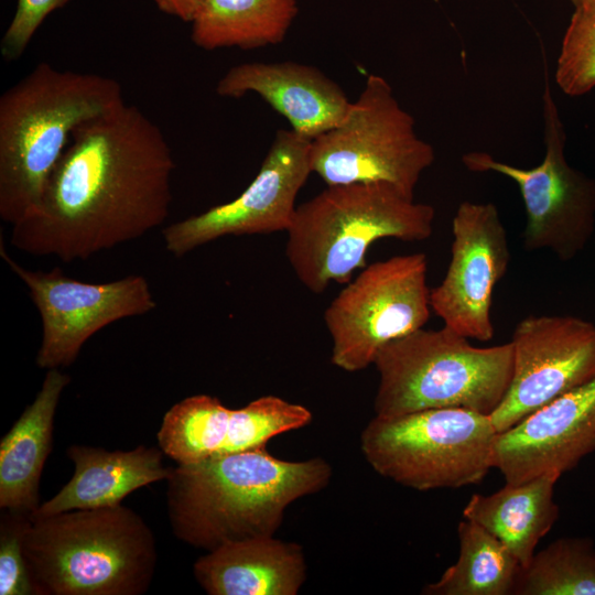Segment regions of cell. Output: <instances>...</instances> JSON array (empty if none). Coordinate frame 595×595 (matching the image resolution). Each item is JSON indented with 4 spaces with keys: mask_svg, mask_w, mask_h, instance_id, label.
I'll use <instances>...</instances> for the list:
<instances>
[{
    "mask_svg": "<svg viewBox=\"0 0 595 595\" xmlns=\"http://www.w3.org/2000/svg\"><path fill=\"white\" fill-rule=\"evenodd\" d=\"M174 167L160 127L125 101L76 128L10 242L69 263L141 238L169 216Z\"/></svg>",
    "mask_w": 595,
    "mask_h": 595,
    "instance_id": "1",
    "label": "cell"
},
{
    "mask_svg": "<svg viewBox=\"0 0 595 595\" xmlns=\"http://www.w3.org/2000/svg\"><path fill=\"white\" fill-rule=\"evenodd\" d=\"M322 457L284 461L267 447L172 467L167 512L173 533L206 552L224 544L273 537L286 508L331 482Z\"/></svg>",
    "mask_w": 595,
    "mask_h": 595,
    "instance_id": "2",
    "label": "cell"
},
{
    "mask_svg": "<svg viewBox=\"0 0 595 595\" xmlns=\"http://www.w3.org/2000/svg\"><path fill=\"white\" fill-rule=\"evenodd\" d=\"M125 102L120 83L39 63L0 97V217L14 225L40 202L73 132Z\"/></svg>",
    "mask_w": 595,
    "mask_h": 595,
    "instance_id": "3",
    "label": "cell"
},
{
    "mask_svg": "<svg viewBox=\"0 0 595 595\" xmlns=\"http://www.w3.org/2000/svg\"><path fill=\"white\" fill-rule=\"evenodd\" d=\"M22 547L37 595H141L154 576V534L118 505L30 519Z\"/></svg>",
    "mask_w": 595,
    "mask_h": 595,
    "instance_id": "4",
    "label": "cell"
},
{
    "mask_svg": "<svg viewBox=\"0 0 595 595\" xmlns=\"http://www.w3.org/2000/svg\"><path fill=\"white\" fill-rule=\"evenodd\" d=\"M435 210L387 182L327 186L296 207L285 256L299 281L322 293L366 266L382 238L421 241L431 237Z\"/></svg>",
    "mask_w": 595,
    "mask_h": 595,
    "instance_id": "5",
    "label": "cell"
},
{
    "mask_svg": "<svg viewBox=\"0 0 595 595\" xmlns=\"http://www.w3.org/2000/svg\"><path fill=\"white\" fill-rule=\"evenodd\" d=\"M375 415L394 416L428 409L464 408L490 415L504 399L513 370L510 342L477 347L443 325L420 328L383 346Z\"/></svg>",
    "mask_w": 595,
    "mask_h": 595,
    "instance_id": "6",
    "label": "cell"
},
{
    "mask_svg": "<svg viewBox=\"0 0 595 595\" xmlns=\"http://www.w3.org/2000/svg\"><path fill=\"white\" fill-rule=\"evenodd\" d=\"M496 431L490 415L464 408L375 415L360 434L371 468L415 490L480 483L493 468Z\"/></svg>",
    "mask_w": 595,
    "mask_h": 595,
    "instance_id": "7",
    "label": "cell"
},
{
    "mask_svg": "<svg viewBox=\"0 0 595 595\" xmlns=\"http://www.w3.org/2000/svg\"><path fill=\"white\" fill-rule=\"evenodd\" d=\"M435 159L433 147L415 131L380 75L367 77L344 119L311 142L310 163L327 186L387 182L414 197L423 172Z\"/></svg>",
    "mask_w": 595,
    "mask_h": 595,
    "instance_id": "8",
    "label": "cell"
},
{
    "mask_svg": "<svg viewBox=\"0 0 595 595\" xmlns=\"http://www.w3.org/2000/svg\"><path fill=\"white\" fill-rule=\"evenodd\" d=\"M423 252L376 261L357 274L324 312L331 361L355 372L374 365L387 344L423 328L431 315Z\"/></svg>",
    "mask_w": 595,
    "mask_h": 595,
    "instance_id": "9",
    "label": "cell"
},
{
    "mask_svg": "<svg viewBox=\"0 0 595 595\" xmlns=\"http://www.w3.org/2000/svg\"><path fill=\"white\" fill-rule=\"evenodd\" d=\"M545 153L542 162L522 169L495 160L485 152L463 155L473 172H496L519 187L526 212L523 247L548 249L561 261L581 253L595 230V178L566 161L565 132L548 77L543 93Z\"/></svg>",
    "mask_w": 595,
    "mask_h": 595,
    "instance_id": "10",
    "label": "cell"
},
{
    "mask_svg": "<svg viewBox=\"0 0 595 595\" xmlns=\"http://www.w3.org/2000/svg\"><path fill=\"white\" fill-rule=\"evenodd\" d=\"M0 253L26 285L42 321V342L36 365L60 369L72 365L85 343L104 327L156 307L148 280L140 274L89 283L66 275L55 267L30 270L14 261L2 242Z\"/></svg>",
    "mask_w": 595,
    "mask_h": 595,
    "instance_id": "11",
    "label": "cell"
},
{
    "mask_svg": "<svg viewBox=\"0 0 595 595\" xmlns=\"http://www.w3.org/2000/svg\"><path fill=\"white\" fill-rule=\"evenodd\" d=\"M311 142L291 129H279L244 192L230 202L167 225L162 229L165 249L181 258L223 237L286 231L298 194L312 173Z\"/></svg>",
    "mask_w": 595,
    "mask_h": 595,
    "instance_id": "12",
    "label": "cell"
},
{
    "mask_svg": "<svg viewBox=\"0 0 595 595\" xmlns=\"http://www.w3.org/2000/svg\"><path fill=\"white\" fill-rule=\"evenodd\" d=\"M512 377L490 414L501 433L595 378V323L573 315H529L516 326Z\"/></svg>",
    "mask_w": 595,
    "mask_h": 595,
    "instance_id": "13",
    "label": "cell"
},
{
    "mask_svg": "<svg viewBox=\"0 0 595 595\" xmlns=\"http://www.w3.org/2000/svg\"><path fill=\"white\" fill-rule=\"evenodd\" d=\"M451 261L442 282L430 291L431 310L455 333L488 342L496 284L507 272L510 250L493 203L462 202L452 220Z\"/></svg>",
    "mask_w": 595,
    "mask_h": 595,
    "instance_id": "14",
    "label": "cell"
},
{
    "mask_svg": "<svg viewBox=\"0 0 595 595\" xmlns=\"http://www.w3.org/2000/svg\"><path fill=\"white\" fill-rule=\"evenodd\" d=\"M311 421L306 407L278 396L229 409L216 397L194 394L165 412L156 437L166 456L188 464L267 447L271 439Z\"/></svg>",
    "mask_w": 595,
    "mask_h": 595,
    "instance_id": "15",
    "label": "cell"
},
{
    "mask_svg": "<svg viewBox=\"0 0 595 595\" xmlns=\"http://www.w3.org/2000/svg\"><path fill=\"white\" fill-rule=\"evenodd\" d=\"M595 452V378L498 433L493 468L508 484L574 469Z\"/></svg>",
    "mask_w": 595,
    "mask_h": 595,
    "instance_id": "16",
    "label": "cell"
},
{
    "mask_svg": "<svg viewBox=\"0 0 595 595\" xmlns=\"http://www.w3.org/2000/svg\"><path fill=\"white\" fill-rule=\"evenodd\" d=\"M215 91L226 98L257 94L289 121L291 130L310 140L337 126L351 104L321 69L293 61L231 66Z\"/></svg>",
    "mask_w": 595,
    "mask_h": 595,
    "instance_id": "17",
    "label": "cell"
},
{
    "mask_svg": "<svg viewBox=\"0 0 595 595\" xmlns=\"http://www.w3.org/2000/svg\"><path fill=\"white\" fill-rule=\"evenodd\" d=\"M67 457L74 474L67 484L30 516L42 518L77 509L121 505L132 491L166 480L172 468L163 464V451L139 445L131 451H107L88 445H71Z\"/></svg>",
    "mask_w": 595,
    "mask_h": 595,
    "instance_id": "18",
    "label": "cell"
},
{
    "mask_svg": "<svg viewBox=\"0 0 595 595\" xmlns=\"http://www.w3.org/2000/svg\"><path fill=\"white\" fill-rule=\"evenodd\" d=\"M209 595H296L306 580L303 549L263 537L224 544L194 563Z\"/></svg>",
    "mask_w": 595,
    "mask_h": 595,
    "instance_id": "19",
    "label": "cell"
},
{
    "mask_svg": "<svg viewBox=\"0 0 595 595\" xmlns=\"http://www.w3.org/2000/svg\"><path fill=\"white\" fill-rule=\"evenodd\" d=\"M71 381L48 369L40 391L0 442V507L31 516L41 506L39 488L51 453L55 412Z\"/></svg>",
    "mask_w": 595,
    "mask_h": 595,
    "instance_id": "20",
    "label": "cell"
},
{
    "mask_svg": "<svg viewBox=\"0 0 595 595\" xmlns=\"http://www.w3.org/2000/svg\"><path fill=\"white\" fill-rule=\"evenodd\" d=\"M561 476L548 472L519 484L506 483L490 495H473L463 517L497 538L524 567L558 520L554 488Z\"/></svg>",
    "mask_w": 595,
    "mask_h": 595,
    "instance_id": "21",
    "label": "cell"
},
{
    "mask_svg": "<svg viewBox=\"0 0 595 595\" xmlns=\"http://www.w3.org/2000/svg\"><path fill=\"white\" fill-rule=\"evenodd\" d=\"M298 14V0H203L191 22V41L205 51L277 45Z\"/></svg>",
    "mask_w": 595,
    "mask_h": 595,
    "instance_id": "22",
    "label": "cell"
},
{
    "mask_svg": "<svg viewBox=\"0 0 595 595\" xmlns=\"http://www.w3.org/2000/svg\"><path fill=\"white\" fill-rule=\"evenodd\" d=\"M457 561L441 577L422 588L425 595H507L512 594L520 571L513 554L477 523H458Z\"/></svg>",
    "mask_w": 595,
    "mask_h": 595,
    "instance_id": "23",
    "label": "cell"
},
{
    "mask_svg": "<svg viewBox=\"0 0 595 595\" xmlns=\"http://www.w3.org/2000/svg\"><path fill=\"white\" fill-rule=\"evenodd\" d=\"M512 594L595 595V547L582 537L560 538L520 567Z\"/></svg>",
    "mask_w": 595,
    "mask_h": 595,
    "instance_id": "24",
    "label": "cell"
},
{
    "mask_svg": "<svg viewBox=\"0 0 595 595\" xmlns=\"http://www.w3.org/2000/svg\"><path fill=\"white\" fill-rule=\"evenodd\" d=\"M555 82L571 97L595 87V0H582L574 7L562 39Z\"/></svg>",
    "mask_w": 595,
    "mask_h": 595,
    "instance_id": "25",
    "label": "cell"
},
{
    "mask_svg": "<svg viewBox=\"0 0 595 595\" xmlns=\"http://www.w3.org/2000/svg\"><path fill=\"white\" fill-rule=\"evenodd\" d=\"M30 516L7 510L0 521V595H37L22 547Z\"/></svg>",
    "mask_w": 595,
    "mask_h": 595,
    "instance_id": "26",
    "label": "cell"
},
{
    "mask_svg": "<svg viewBox=\"0 0 595 595\" xmlns=\"http://www.w3.org/2000/svg\"><path fill=\"white\" fill-rule=\"evenodd\" d=\"M71 1L17 0L15 12L1 40V57L6 62L18 61L46 17Z\"/></svg>",
    "mask_w": 595,
    "mask_h": 595,
    "instance_id": "27",
    "label": "cell"
},
{
    "mask_svg": "<svg viewBox=\"0 0 595 595\" xmlns=\"http://www.w3.org/2000/svg\"><path fill=\"white\" fill-rule=\"evenodd\" d=\"M158 9L183 22H192L199 10L203 0H152Z\"/></svg>",
    "mask_w": 595,
    "mask_h": 595,
    "instance_id": "28",
    "label": "cell"
},
{
    "mask_svg": "<svg viewBox=\"0 0 595 595\" xmlns=\"http://www.w3.org/2000/svg\"><path fill=\"white\" fill-rule=\"evenodd\" d=\"M572 4L575 7L577 6L582 0H570Z\"/></svg>",
    "mask_w": 595,
    "mask_h": 595,
    "instance_id": "29",
    "label": "cell"
}]
</instances>
